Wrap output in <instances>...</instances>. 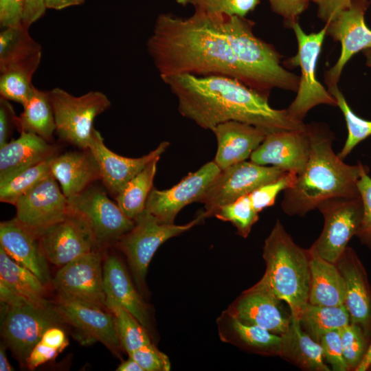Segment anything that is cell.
<instances>
[{
    "label": "cell",
    "instance_id": "cell-38",
    "mask_svg": "<svg viewBox=\"0 0 371 371\" xmlns=\"http://www.w3.org/2000/svg\"><path fill=\"white\" fill-rule=\"evenodd\" d=\"M328 90L337 101L348 128V137L338 156L344 160L361 142L371 136V120L357 115L348 105L337 85L328 87Z\"/></svg>",
    "mask_w": 371,
    "mask_h": 371
},
{
    "label": "cell",
    "instance_id": "cell-58",
    "mask_svg": "<svg viewBox=\"0 0 371 371\" xmlns=\"http://www.w3.org/2000/svg\"><path fill=\"white\" fill-rule=\"evenodd\" d=\"M366 57V64L368 67H371V48L366 49L363 51Z\"/></svg>",
    "mask_w": 371,
    "mask_h": 371
},
{
    "label": "cell",
    "instance_id": "cell-51",
    "mask_svg": "<svg viewBox=\"0 0 371 371\" xmlns=\"http://www.w3.org/2000/svg\"><path fill=\"white\" fill-rule=\"evenodd\" d=\"M59 352L58 350L46 345L41 340L32 348L25 363L30 370H34L54 359Z\"/></svg>",
    "mask_w": 371,
    "mask_h": 371
},
{
    "label": "cell",
    "instance_id": "cell-19",
    "mask_svg": "<svg viewBox=\"0 0 371 371\" xmlns=\"http://www.w3.org/2000/svg\"><path fill=\"white\" fill-rule=\"evenodd\" d=\"M310 153L311 142L306 125L304 131H282L267 135L251 153L250 161L298 175L304 169Z\"/></svg>",
    "mask_w": 371,
    "mask_h": 371
},
{
    "label": "cell",
    "instance_id": "cell-48",
    "mask_svg": "<svg viewBox=\"0 0 371 371\" xmlns=\"http://www.w3.org/2000/svg\"><path fill=\"white\" fill-rule=\"evenodd\" d=\"M23 0H0V24L3 28L22 24Z\"/></svg>",
    "mask_w": 371,
    "mask_h": 371
},
{
    "label": "cell",
    "instance_id": "cell-30",
    "mask_svg": "<svg viewBox=\"0 0 371 371\" xmlns=\"http://www.w3.org/2000/svg\"><path fill=\"white\" fill-rule=\"evenodd\" d=\"M308 251L311 272L308 302L329 306L344 304L345 282L337 265L323 259L311 248Z\"/></svg>",
    "mask_w": 371,
    "mask_h": 371
},
{
    "label": "cell",
    "instance_id": "cell-9",
    "mask_svg": "<svg viewBox=\"0 0 371 371\" xmlns=\"http://www.w3.org/2000/svg\"><path fill=\"white\" fill-rule=\"evenodd\" d=\"M1 324L2 337L14 356L26 361L34 346L50 327L63 323L54 304L26 302L18 305L5 304Z\"/></svg>",
    "mask_w": 371,
    "mask_h": 371
},
{
    "label": "cell",
    "instance_id": "cell-57",
    "mask_svg": "<svg viewBox=\"0 0 371 371\" xmlns=\"http://www.w3.org/2000/svg\"><path fill=\"white\" fill-rule=\"evenodd\" d=\"M0 370L1 371H12L14 368L10 366L5 351V346L1 345L0 347Z\"/></svg>",
    "mask_w": 371,
    "mask_h": 371
},
{
    "label": "cell",
    "instance_id": "cell-5",
    "mask_svg": "<svg viewBox=\"0 0 371 371\" xmlns=\"http://www.w3.org/2000/svg\"><path fill=\"white\" fill-rule=\"evenodd\" d=\"M262 257L266 264L265 271L254 285L284 301L291 315L297 317L308 302L309 251L296 245L277 220L265 241Z\"/></svg>",
    "mask_w": 371,
    "mask_h": 371
},
{
    "label": "cell",
    "instance_id": "cell-55",
    "mask_svg": "<svg viewBox=\"0 0 371 371\" xmlns=\"http://www.w3.org/2000/svg\"><path fill=\"white\" fill-rule=\"evenodd\" d=\"M117 371H144L139 363L130 357L122 361L116 369Z\"/></svg>",
    "mask_w": 371,
    "mask_h": 371
},
{
    "label": "cell",
    "instance_id": "cell-59",
    "mask_svg": "<svg viewBox=\"0 0 371 371\" xmlns=\"http://www.w3.org/2000/svg\"><path fill=\"white\" fill-rule=\"evenodd\" d=\"M370 3H371V0H369Z\"/></svg>",
    "mask_w": 371,
    "mask_h": 371
},
{
    "label": "cell",
    "instance_id": "cell-18",
    "mask_svg": "<svg viewBox=\"0 0 371 371\" xmlns=\"http://www.w3.org/2000/svg\"><path fill=\"white\" fill-rule=\"evenodd\" d=\"M38 239L47 260L59 267L99 247L87 223L69 212L63 221L45 230Z\"/></svg>",
    "mask_w": 371,
    "mask_h": 371
},
{
    "label": "cell",
    "instance_id": "cell-35",
    "mask_svg": "<svg viewBox=\"0 0 371 371\" xmlns=\"http://www.w3.org/2000/svg\"><path fill=\"white\" fill-rule=\"evenodd\" d=\"M297 318L302 328L317 342L325 333L339 329L350 323V315L344 304L329 306L308 302Z\"/></svg>",
    "mask_w": 371,
    "mask_h": 371
},
{
    "label": "cell",
    "instance_id": "cell-41",
    "mask_svg": "<svg viewBox=\"0 0 371 371\" xmlns=\"http://www.w3.org/2000/svg\"><path fill=\"white\" fill-rule=\"evenodd\" d=\"M345 361L355 370L365 357L370 341L360 326L350 323L339 329Z\"/></svg>",
    "mask_w": 371,
    "mask_h": 371
},
{
    "label": "cell",
    "instance_id": "cell-20",
    "mask_svg": "<svg viewBox=\"0 0 371 371\" xmlns=\"http://www.w3.org/2000/svg\"><path fill=\"white\" fill-rule=\"evenodd\" d=\"M169 146L170 143L164 141L161 142L155 149L141 157H122L105 146L100 133L95 128L89 149L98 164L101 180L109 192L115 197L130 180L141 172L149 162L157 157H160Z\"/></svg>",
    "mask_w": 371,
    "mask_h": 371
},
{
    "label": "cell",
    "instance_id": "cell-22",
    "mask_svg": "<svg viewBox=\"0 0 371 371\" xmlns=\"http://www.w3.org/2000/svg\"><path fill=\"white\" fill-rule=\"evenodd\" d=\"M345 282V303L350 323L371 337V289L365 268L355 251L346 249L336 263Z\"/></svg>",
    "mask_w": 371,
    "mask_h": 371
},
{
    "label": "cell",
    "instance_id": "cell-40",
    "mask_svg": "<svg viewBox=\"0 0 371 371\" xmlns=\"http://www.w3.org/2000/svg\"><path fill=\"white\" fill-rule=\"evenodd\" d=\"M33 74L30 71L19 69L1 72V98L25 105L36 89L32 83Z\"/></svg>",
    "mask_w": 371,
    "mask_h": 371
},
{
    "label": "cell",
    "instance_id": "cell-1",
    "mask_svg": "<svg viewBox=\"0 0 371 371\" xmlns=\"http://www.w3.org/2000/svg\"><path fill=\"white\" fill-rule=\"evenodd\" d=\"M161 80L175 95L179 113L204 129L212 131L228 121L253 125L267 135L306 129V124L287 109H273L267 97L236 78L177 75Z\"/></svg>",
    "mask_w": 371,
    "mask_h": 371
},
{
    "label": "cell",
    "instance_id": "cell-10",
    "mask_svg": "<svg viewBox=\"0 0 371 371\" xmlns=\"http://www.w3.org/2000/svg\"><path fill=\"white\" fill-rule=\"evenodd\" d=\"M317 209L323 215L324 224L311 249L336 264L359 229L363 211L361 197L330 198L320 203Z\"/></svg>",
    "mask_w": 371,
    "mask_h": 371
},
{
    "label": "cell",
    "instance_id": "cell-49",
    "mask_svg": "<svg viewBox=\"0 0 371 371\" xmlns=\"http://www.w3.org/2000/svg\"><path fill=\"white\" fill-rule=\"evenodd\" d=\"M354 0H308L317 6V16L327 24L334 20L342 11L348 9Z\"/></svg>",
    "mask_w": 371,
    "mask_h": 371
},
{
    "label": "cell",
    "instance_id": "cell-12",
    "mask_svg": "<svg viewBox=\"0 0 371 371\" xmlns=\"http://www.w3.org/2000/svg\"><path fill=\"white\" fill-rule=\"evenodd\" d=\"M69 212L82 218L90 228L98 246L116 243L135 225L100 188L90 186L68 199Z\"/></svg>",
    "mask_w": 371,
    "mask_h": 371
},
{
    "label": "cell",
    "instance_id": "cell-45",
    "mask_svg": "<svg viewBox=\"0 0 371 371\" xmlns=\"http://www.w3.org/2000/svg\"><path fill=\"white\" fill-rule=\"evenodd\" d=\"M318 342L322 346L324 359L331 366L333 370H349L344 357L339 329L325 333L320 337Z\"/></svg>",
    "mask_w": 371,
    "mask_h": 371
},
{
    "label": "cell",
    "instance_id": "cell-44",
    "mask_svg": "<svg viewBox=\"0 0 371 371\" xmlns=\"http://www.w3.org/2000/svg\"><path fill=\"white\" fill-rule=\"evenodd\" d=\"M368 167L364 166L357 187L363 201V211L359 229L356 234L361 243L371 249V177Z\"/></svg>",
    "mask_w": 371,
    "mask_h": 371
},
{
    "label": "cell",
    "instance_id": "cell-33",
    "mask_svg": "<svg viewBox=\"0 0 371 371\" xmlns=\"http://www.w3.org/2000/svg\"><path fill=\"white\" fill-rule=\"evenodd\" d=\"M0 281L11 290L36 304L48 302L45 284L30 270L12 259L0 247Z\"/></svg>",
    "mask_w": 371,
    "mask_h": 371
},
{
    "label": "cell",
    "instance_id": "cell-26",
    "mask_svg": "<svg viewBox=\"0 0 371 371\" xmlns=\"http://www.w3.org/2000/svg\"><path fill=\"white\" fill-rule=\"evenodd\" d=\"M58 147L31 133L0 147V185L23 170L57 155Z\"/></svg>",
    "mask_w": 371,
    "mask_h": 371
},
{
    "label": "cell",
    "instance_id": "cell-37",
    "mask_svg": "<svg viewBox=\"0 0 371 371\" xmlns=\"http://www.w3.org/2000/svg\"><path fill=\"white\" fill-rule=\"evenodd\" d=\"M54 157L23 170L1 184V202L14 205L21 196L30 192L52 174L51 163Z\"/></svg>",
    "mask_w": 371,
    "mask_h": 371
},
{
    "label": "cell",
    "instance_id": "cell-39",
    "mask_svg": "<svg viewBox=\"0 0 371 371\" xmlns=\"http://www.w3.org/2000/svg\"><path fill=\"white\" fill-rule=\"evenodd\" d=\"M258 214L253 207L249 194L219 207L214 216L223 221L230 222L237 230V234L247 238L258 221Z\"/></svg>",
    "mask_w": 371,
    "mask_h": 371
},
{
    "label": "cell",
    "instance_id": "cell-24",
    "mask_svg": "<svg viewBox=\"0 0 371 371\" xmlns=\"http://www.w3.org/2000/svg\"><path fill=\"white\" fill-rule=\"evenodd\" d=\"M103 280L106 297L126 309L151 335L153 323L150 308L116 256L111 255L106 258L103 265Z\"/></svg>",
    "mask_w": 371,
    "mask_h": 371
},
{
    "label": "cell",
    "instance_id": "cell-53",
    "mask_svg": "<svg viewBox=\"0 0 371 371\" xmlns=\"http://www.w3.org/2000/svg\"><path fill=\"white\" fill-rule=\"evenodd\" d=\"M46 345L62 352L69 344L64 331L58 326L48 328L41 339Z\"/></svg>",
    "mask_w": 371,
    "mask_h": 371
},
{
    "label": "cell",
    "instance_id": "cell-36",
    "mask_svg": "<svg viewBox=\"0 0 371 371\" xmlns=\"http://www.w3.org/2000/svg\"><path fill=\"white\" fill-rule=\"evenodd\" d=\"M106 306L115 317L120 344L128 355L144 345L153 343L147 330L126 309L107 297Z\"/></svg>",
    "mask_w": 371,
    "mask_h": 371
},
{
    "label": "cell",
    "instance_id": "cell-43",
    "mask_svg": "<svg viewBox=\"0 0 371 371\" xmlns=\"http://www.w3.org/2000/svg\"><path fill=\"white\" fill-rule=\"evenodd\" d=\"M297 176L295 173L285 172L278 179L262 185L249 194L254 210L259 213L264 209L272 206L280 192L293 186Z\"/></svg>",
    "mask_w": 371,
    "mask_h": 371
},
{
    "label": "cell",
    "instance_id": "cell-14",
    "mask_svg": "<svg viewBox=\"0 0 371 371\" xmlns=\"http://www.w3.org/2000/svg\"><path fill=\"white\" fill-rule=\"evenodd\" d=\"M369 5V0H354L348 9L325 24L326 34L341 45L338 60L325 74L328 87L337 85L344 67L355 54L371 48V30L365 22Z\"/></svg>",
    "mask_w": 371,
    "mask_h": 371
},
{
    "label": "cell",
    "instance_id": "cell-50",
    "mask_svg": "<svg viewBox=\"0 0 371 371\" xmlns=\"http://www.w3.org/2000/svg\"><path fill=\"white\" fill-rule=\"evenodd\" d=\"M14 109L8 100L0 98V147L9 142L15 126Z\"/></svg>",
    "mask_w": 371,
    "mask_h": 371
},
{
    "label": "cell",
    "instance_id": "cell-6",
    "mask_svg": "<svg viewBox=\"0 0 371 371\" xmlns=\"http://www.w3.org/2000/svg\"><path fill=\"white\" fill-rule=\"evenodd\" d=\"M205 218L202 211L186 224H164L145 209L135 218L133 228L115 243L125 255L134 284L143 297L148 293V268L157 249L168 239L190 230Z\"/></svg>",
    "mask_w": 371,
    "mask_h": 371
},
{
    "label": "cell",
    "instance_id": "cell-42",
    "mask_svg": "<svg viewBox=\"0 0 371 371\" xmlns=\"http://www.w3.org/2000/svg\"><path fill=\"white\" fill-rule=\"evenodd\" d=\"M182 6L192 5L210 14L245 16L259 4L260 0H175Z\"/></svg>",
    "mask_w": 371,
    "mask_h": 371
},
{
    "label": "cell",
    "instance_id": "cell-31",
    "mask_svg": "<svg viewBox=\"0 0 371 371\" xmlns=\"http://www.w3.org/2000/svg\"><path fill=\"white\" fill-rule=\"evenodd\" d=\"M282 336L280 355L300 367L313 371H329L322 346L302 329L297 317L291 315L289 330Z\"/></svg>",
    "mask_w": 371,
    "mask_h": 371
},
{
    "label": "cell",
    "instance_id": "cell-7",
    "mask_svg": "<svg viewBox=\"0 0 371 371\" xmlns=\"http://www.w3.org/2000/svg\"><path fill=\"white\" fill-rule=\"evenodd\" d=\"M48 95L59 137L80 150L89 149L95 118L111 106L108 97L99 91L74 96L58 87Z\"/></svg>",
    "mask_w": 371,
    "mask_h": 371
},
{
    "label": "cell",
    "instance_id": "cell-46",
    "mask_svg": "<svg viewBox=\"0 0 371 371\" xmlns=\"http://www.w3.org/2000/svg\"><path fill=\"white\" fill-rule=\"evenodd\" d=\"M144 371H169L168 357L157 349L153 343L144 345L128 354Z\"/></svg>",
    "mask_w": 371,
    "mask_h": 371
},
{
    "label": "cell",
    "instance_id": "cell-52",
    "mask_svg": "<svg viewBox=\"0 0 371 371\" xmlns=\"http://www.w3.org/2000/svg\"><path fill=\"white\" fill-rule=\"evenodd\" d=\"M44 0H23V17L22 23L29 27L45 13Z\"/></svg>",
    "mask_w": 371,
    "mask_h": 371
},
{
    "label": "cell",
    "instance_id": "cell-25",
    "mask_svg": "<svg viewBox=\"0 0 371 371\" xmlns=\"http://www.w3.org/2000/svg\"><path fill=\"white\" fill-rule=\"evenodd\" d=\"M212 131L218 146L214 161L221 170L246 161L267 135L260 128L238 121L221 123Z\"/></svg>",
    "mask_w": 371,
    "mask_h": 371
},
{
    "label": "cell",
    "instance_id": "cell-21",
    "mask_svg": "<svg viewBox=\"0 0 371 371\" xmlns=\"http://www.w3.org/2000/svg\"><path fill=\"white\" fill-rule=\"evenodd\" d=\"M280 302L270 292L254 285L243 291L226 311L243 324L282 335L289 329L291 315H284Z\"/></svg>",
    "mask_w": 371,
    "mask_h": 371
},
{
    "label": "cell",
    "instance_id": "cell-28",
    "mask_svg": "<svg viewBox=\"0 0 371 371\" xmlns=\"http://www.w3.org/2000/svg\"><path fill=\"white\" fill-rule=\"evenodd\" d=\"M220 339L256 352L279 354L282 336L256 325L245 324L231 315L226 310L216 319Z\"/></svg>",
    "mask_w": 371,
    "mask_h": 371
},
{
    "label": "cell",
    "instance_id": "cell-17",
    "mask_svg": "<svg viewBox=\"0 0 371 371\" xmlns=\"http://www.w3.org/2000/svg\"><path fill=\"white\" fill-rule=\"evenodd\" d=\"M63 322L104 344L120 358L124 351L120 344L113 314L106 308L58 293L54 304Z\"/></svg>",
    "mask_w": 371,
    "mask_h": 371
},
{
    "label": "cell",
    "instance_id": "cell-8",
    "mask_svg": "<svg viewBox=\"0 0 371 371\" xmlns=\"http://www.w3.org/2000/svg\"><path fill=\"white\" fill-rule=\"evenodd\" d=\"M293 29L297 42V54L288 60L289 66L300 67L297 95L287 110L296 120L303 121L307 113L319 104L337 106V101L315 76L317 62L326 35V25L317 32L306 34L299 23Z\"/></svg>",
    "mask_w": 371,
    "mask_h": 371
},
{
    "label": "cell",
    "instance_id": "cell-56",
    "mask_svg": "<svg viewBox=\"0 0 371 371\" xmlns=\"http://www.w3.org/2000/svg\"><path fill=\"white\" fill-rule=\"evenodd\" d=\"M371 368V340L367 352L355 371H366Z\"/></svg>",
    "mask_w": 371,
    "mask_h": 371
},
{
    "label": "cell",
    "instance_id": "cell-32",
    "mask_svg": "<svg viewBox=\"0 0 371 371\" xmlns=\"http://www.w3.org/2000/svg\"><path fill=\"white\" fill-rule=\"evenodd\" d=\"M23 111L15 120L16 128L19 133H31L49 142L53 139L56 122L49 101L48 91L35 89Z\"/></svg>",
    "mask_w": 371,
    "mask_h": 371
},
{
    "label": "cell",
    "instance_id": "cell-34",
    "mask_svg": "<svg viewBox=\"0 0 371 371\" xmlns=\"http://www.w3.org/2000/svg\"><path fill=\"white\" fill-rule=\"evenodd\" d=\"M160 157H157L130 180L115 196L117 205L130 219L145 210L148 196L153 188V180Z\"/></svg>",
    "mask_w": 371,
    "mask_h": 371
},
{
    "label": "cell",
    "instance_id": "cell-29",
    "mask_svg": "<svg viewBox=\"0 0 371 371\" xmlns=\"http://www.w3.org/2000/svg\"><path fill=\"white\" fill-rule=\"evenodd\" d=\"M23 23L4 28L0 33V72L22 69L33 73L42 56V47Z\"/></svg>",
    "mask_w": 371,
    "mask_h": 371
},
{
    "label": "cell",
    "instance_id": "cell-13",
    "mask_svg": "<svg viewBox=\"0 0 371 371\" xmlns=\"http://www.w3.org/2000/svg\"><path fill=\"white\" fill-rule=\"evenodd\" d=\"M221 169L214 161L202 166L195 172L188 173L172 188L151 190L145 209L161 223L172 225L177 214L185 206L199 202Z\"/></svg>",
    "mask_w": 371,
    "mask_h": 371
},
{
    "label": "cell",
    "instance_id": "cell-47",
    "mask_svg": "<svg viewBox=\"0 0 371 371\" xmlns=\"http://www.w3.org/2000/svg\"><path fill=\"white\" fill-rule=\"evenodd\" d=\"M271 10L282 17L286 26L291 27L308 8V0H267Z\"/></svg>",
    "mask_w": 371,
    "mask_h": 371
},
{
    "label": "cell",
    "instance_id": "cell-54",
    "mask_svg": "<svg viewBox=\"0 0 371 371\" xmlns=\"http://www.w3.org/2000/svg\"><path fill=\"white\" fill-rule=\"evenodd\" d=\"M85 0H44L46 8L56 10L82 4Z\"/></svg>",
    "mask_w": 371,
    "mask_h": 371
},
{
    "label": "cell",
    "instance_id": "cell-11",
    "mask_svg": "<svg viewBox=\"0 0 371 371\" xmlns=\"http://www.w3.org/2000/svg\"><path fill=\"white\" fill-rule=\"evenodd\" d=\"M285 172L276 166H262L251 161H243L221 170L199 201L204 204L205 217L214 216L221 206L278 179Z\"/></svg>",
    "mask_w": 371,
    "mask_h": 371
},
{
    "label": "cell",
    "instance_id": "cell-27",
    "mask_svg": "<svg viewBox=\"0 0 371 371\" xmlns=\"http://www.w3.org/2000/svg\"><path fill=\"white\" fill-rule=\"evenodd\" d=\"M51 171L67 199L101 180L98 164L89 149L57 155L52 160Z\"/></svg>",
    "mask_w": 371,
    "mask_h": 371
},
{
    "label": "cell",
    "instance_id": "cell-3",
    "mask_svg": "<svg viewBox=\"0 0 371 371\" xmlns=\"http://www.w3.org/2000/svg\"><path fill=\"white\" fill-rule=\"evenodd\" d=\"M311 142L308 162L293 186L284 191L282 208L289 216L305 215L334 197H359L357 182L365 165H349L333 150L334 135L319 123L306 124Z\"/></svg>",
    "mask_w": 371,
    "mask_h": 371
},
{
    "label": "cell",
    "instance_id": "cell-2",
    "mask_svg": "<svg viewBox=\"0 0 371 371\" xmlns=\"http://www.w3.org/2000/svg\"><path fill=\"white\" fill-rule=\"evenodd\" d=\"M146 48L161 79L177 75H220L244 83L226 38L212 14L203 10L194 9L185 18L159 14Z\"/></svg>",
    "mask_w": 371,
    "mask_h": 371
},
{
    "label": "cell",
    "instance_id": "cell-23",
    "mask_svg": "<svg viewBox=\"0 0 371 371\" xmlns=\"http://www.w3.org/2000/svg\"><path fill=\"white\" fill-rule=\"evenodd\" d=\"M0 247L15 261L34 273L43 284L51 281L47 260L38 236L15 217L0 223Z\"/></svg>",
    "mask_w": 371,
    "mask_h": 371
},
{
    "label": "cell",
    "instance_id": "cell-16",
    "mask_svg": "<svg viewBox=\"0 0 371 371\" xmlns=\"http://www.w3.org/2000/svg\"><path fill=\"white\" fill-rule=\"evenodd\" d=\"M102 260L95 249L71 261L57 271L54 286L58 293L106 308Z\"/></svg>",
    "mask_w": 371,
    "mask_h": 371
},
{
    "label": "cell",
    "instance_id": "cell-15",
    "mask_svg": "<svg viewBox=\"0 0 371 371\" xmlns=\"http://www.w3.org/2000/svg\"><path fill=\"white\" fill-rule=\"evenodd\" d=\"M17 220L39 236L69 214L68 199L52 174L16 202Z\"/></svg>",
    "mask_w": 371,
    "mask_h": 371
},
{
    "label": "cell",
    "instance_id": "cell-4",
    "mask_svg": "<svg viewBox=\"0 0 371 371\" xmlns=\"http://www.w3.org/2000/svg\"><path fill=\"white\" fill-rule=\"evenodd\" d=\"M212 15L230 46L247 86L267 98L274 88L297 91L300 76L284 68L274 47L254 34L253 21L237 15Z\"/></svg>",
    "mask_w": 371,
    "mask_h": 371
}]
</instances>
